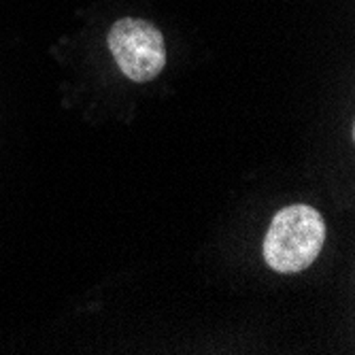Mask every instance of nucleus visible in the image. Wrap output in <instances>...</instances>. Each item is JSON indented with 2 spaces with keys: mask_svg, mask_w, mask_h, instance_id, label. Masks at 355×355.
<instances>
[{
  "mask_svg": "<svg viewBox=\"0 0 355 355\" xmlns=\"http://www.w3.org/2000/svg\"><path fill=\"white\" fill-rule=\"evenodd\" d=\"M326 243V221L309 205L281 209L266 232L264 262L281 275L302 272L319 257Z\"/></svg>",
  "mask_w": 355,
  "mask_h": 355,
  "instance_id": "1",
  "label": "nucleus"
},
{
  "mask_svg": "<svg viewBox=\"0 0 355 355\" xmlns=\"http://www.w3.org/2000/svg\"><path fill=\"white\" fill-rule=\"evenodd\" d=\"M107 45L119 71L137 83L155 79L166 64V43L151 21L123 17L113 24Z\"/></svg>",
  "mask_w": 355,
  "mask_h": 355,
  "instance_id": "2",
  "label": "nucleus"
}]
</instances>
